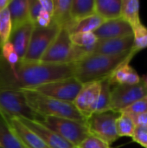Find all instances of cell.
<instances>
[{
    "label": "cell",
    "instance_id": "9a60e30c",
    "mask_svg": "<svg viewBox=\"0 0 147 148\" xmlns=\"http://www.w3.org/2000/svg\"><path fill=\"white\" fill-rule=\"evenodd\" d=\"M7 122L11 131L24 148H49L31 129L24 125L19 119H8Z\"/></svg>",
    "mask_w": 147,
    "mask_h": 148
},
{
    "label": "cell",
    "instance_id": "7c38bea8",
    "mask_svg": "<svg viewBox=\"0 0 147 148\" xmlns=\"http://www.w3.org/2000/svg\"><path fill=\"white\" fill-rule=\"evenodd\" d=\"M133 46V35L123 37L98 40L93 46L91 54L104 56H119L130 52Z\"/></svg>",
    "mask_w": 147,
    "mask_h": 148
},
{
    "label": "cell",
    "instance_id": "8992f818",
    "mask_svg": "<svg viewBox=\"0 0 147 148\" xmlns=\"http://www.w3.org/2000/svg\"><path fill=\"white\" fill-rule=\"evenodd\" d=\"M119 115V113L113 111L93 114L87 119L89 134L111 146L120 138L116 129V121Z\"/></svg>",
    "mask_w": 147,
    "mask_h": 148
},
{
    "label": "cell",
    "instance_id": "3957f363",
    "mask_svg": "<svg viewBox=\"0 0 147 148\" xmlns=\"http://www.w3.org/2000/svg\"><path fill=\"white\" fill-rule=\"evenodd\" d=\"M28 105L39 115L67 118L80 121H87L73 103L47 97L31 89L23 90Z\"/></svg>",
    "mask_w": 147,
    "mask_h": 148
},
{
    "label": "cell",
    "instance_id": "4fadbf2b",
    "mask_svg": "<svg viewBox=\"0 0 147 148\" xmlns=\"http://www.w3.org/2000/svg\"><path fill=\"white\" fill-rule=\"evenodd\" d=\"M19 120L31 129L49 148H77L45 127L39 121H32L25 118H20Z\"/></svg>",
    "mask_w": 147,
    "mask_h": 148
},
{
    "label": "cell",
    "instance_id": "ba28073f",
    "mask_svg": "<svg viewBox=\"0 0 147 148\" xmlns=\"http://www.w3.org/2000/svg\"><path fill=\"white\" fill-rule=\"evenodd\" d=\"M82 87L83 84L75 76H72L41 85L31 90H35L47 97L73 103Z\"/></svg>",
    "mask_w": 147,
    "mask_h": 148
},
{
    "label": "cell",
    "instance_id": "ffe728a7",
    "mask_svg": "<svg viewBox=\"0 0 147 148\" xmlns=\"http://www.w3.org/2000/svg\"><path fill=\"white\" fill-rule=\"evenodd\" d=\"M105 21L96 14L80 20L76 23H70L65 27L70 35L77 33H94Z\"/></svg>",
    "mask_w": 147,
    "mask_h": 148
},
{
    "label": "cell",
    "instance_id": "83f0119b",
    "mask_svg": "<svg viewBox=\"0 0 147 148\" xmlns=\"http://www.w3.org/2000/svg\"><path fill=\"white\" fill-rule=\"evenodd\" d=\"M133 46L132 50L137 54L140 50L147 48V28L143 24L133 29Z\"/></svg>",
    "mask_w": 147,
    "mask_h": 148
},
{
    "label": "cell",
    "instance_id": "d4e9b609",
    "mask_svg": "<svg viewBox=\"0 0 147 148\" xmlns=\"http://www.w3.org/2000/svg\"><path fill=\"white\" fill-rule=\"evenodd\" d=\"M112 85L109 83L107 78L101 81L100 95L94 107V113H101L110 111V102H111V90Z\"/></svg>",
    "mask_w": 147,
    "mask_h": 148
},
{
    "label": "cell",
    "instance_id": "4dcf8cb0",
    "mask_svg": "<svg viewBox=\"0 0 147 148\" xmlns=\"http://www.w3.org/2000/svg\"><path fill=\"white\" fill-rule=\"evenodd\" d=\"M126 114L128 115H133L142 113H147V96L138 100L131 106L120 112V114Z\"/></svg>",
    "mask_w": 147,
    "mask_h": 148
},
{
    "label": "cell",
    "instance_id": "5bb4252c",
    "mask_svg": "<svg viewBox=\"0 0 147 148\" xmlns=\"http://www.w3.org/2000/svg\"><path fill=\"white\" fill-rule=\"evenodd\" d=\"M98 40H106L126 36L133 34V29L121 17L105 21L94 32Z\"/></svg>",
    "mask_w": 147,
    "mask_h": 148
},
{
    "label": "cell",
    "instance_id": "f35d334b",
    "mask_svg": "<svg viewBox=\"0 0 147 148\" xmlns=\"http://www.w3.org/2000/svg\"><path fill=\"white\" fill-rule=\"evenodd\" d=\"M140 81L141 82L145 85V87L147 89V75H144L140 77Z\"/></svg>",
    "mask_w": 147,
    "mask_h": 148
},
{
    "label": "cell",
    "instance_id": "2e32d148",
    "mask_svg": "<svg viewBox=\"0 0 147 148\" xmlns=\"http://www.w3.org/2000/svg\"><path fill=\"white\" fill-rule=\"evenodd\" d=\"M34 28L35 25L29 22L11 31L9 42L13 45L20 60L24 57L28 50Z\"/></svg>",
    "mask_w": 147,
    "mask_h": 148
},
{
    "label": "cell",
    "instance_id": "9c48e42d",
    "mask_svg": "<svg viewBox=\"0 0 147 148\" xmlns=\"http://www.w3.org/2000/svg\"><path fill=\"white\" fill-rule=\"evenodd\" d=\"M147 96V89L141 82L133 85H115L111 90L110 111L120 114L139 99Z\"/></svg>",
    "mask_w": 147,
    "mask_h": 148
},
{
    "label": "cell",
    "instance_id": "f546056e",
    "mask_svg": "<svg viewBox=\"0 0 147 148\" xmlns=\"http://www.w3.org/2000/svg\"><path fill=\"white\" fill-rule=\"evenodd\" d=\"M1 56L11 69H13L20 61L18 55L16 54L13 45L10 42H6L1 47Z\"/></svg>",
    "mask_w": 147,
    "mask_h": 148
},
{
    "label": "cell",
    "instance_id": "836d02e7",
    "mask_svg": "<svg viewBox=\"0 0 147 148\" xmlns=\"http://www.w3.org/2000/svg\"><path fill=\"white\" fill-rule=\"evenodd\" d=\"M43 11L39 0H29V20L35 24L36 18L40 16V14Z\"/></svg>",
    "mask_w": 147,
    "mask_h": 148
},
{
    "label": "cell",
    "instance_id": "d6a6232c",
    "mask_svg": "<svg viewBox=\"0 0 147 148\" xmlns=\"http://www.w3.org/2000/svg\"><path fill=\"white\" fill-rule=\"evenodd\" d=\"M133 140L143 147L147 148V127H136L133 135Z\"/></svg>",
    "mask_w": 147,
    "mask_h": 148
},
{
    "label": "cell",
    "instance_id": "8fae6325",
    "mask_svg": "<svg viewBox=\"0 0 147 148\" xmlns=\"http://www.w3.org/2000/svg\"><path fill=\"white\" fill-rule=\"evenodd\" d=\"M101 86V81L84 84L73 102L74 106L86 120L94 114V107L100 95Z\"/></svg>",
    "mask_w": 147,
    "mask_h": 148
},
{
    "label": "cell",
    "instance_id": "277c9868",
    "mask_svg": "<svg viewBox=\"0 0 147 148\" xmlns=\"http://www.w3.org/2000/svg\"><path fill=\"white\" fill-rule=\"evenodd\" d=\"M0 114L7 120L12 118H25L40 121L42 118L28 105L23 90L1 88Z\"/></svg>",
    "mask_w": 147,
    "mask_h": 148
},
{
    "label": "cell",
    "instance_id": "44dd1931",
    "mask_svg": "<svg viewBox=\"0 0 147 148\" xmlns=\"http://www.w3.org/2000/svg\"><path fill=\"white\" fill-rule=\"evenodd\" d=\"M95 0H72L70 9V19L76 23L95 14Z\"/></svg>",
    "mask_w": 147,
    "mask_h": 148
},
{
    "label": "cell",
    "instance_id": "1f68e13d",
    "mask_svg": "<svg viewBox=\"0 0 147 148\" xmlns=\"http://www.w3.org/2000/svg\"><path fill=\"white\" fill-rule=\"evenodd\" d=\"M77 148H111V147L101 139L89 134Z\"/></svg>",
    "mask_w": 147,
    "mask_h": 148
},
{
    "label": "cell",
    "instance_id": "5b68a950",
    "mask_svg": "<svg viewBox=\"0 0 147 148\" xmlns=\"http://www.w3.org/2000/svg\"><path fill=\"white\" fill-rule=\"evenodd\" d=\"M40 122L75 147H78L90 134L87 121H80L67 118L44 116Z\"/></svg>",
    "mask_w": 147,
    "mask_h": 148
},
{
    "label": "cell",
    "instance_id": "ac0fdd59",
    "mask_svg": "<svg viewBox=\"0 0 147 148\" xmlns=\"http://www.w3.org/2000/svg\"><path fill=\"white\" fill-rule=\"evenodd\" d=\"M12 30L30 22L29 13V0H10L8 6Z\"/></svg>",
    "mask_w": 147,
    "mask_h": 148
},
{
    "label": "cell",
    "instance_id": "8d00e7d4",
    "mask_svg": "<svg viewBox=\"0 0 147 148\" xmlns=\"http://www.w3.org/2000/svg\"><path fill=\"white\" fill-rule=\"evenodd\" d=\"M39 2L42 10L52 16L54 11V0H39Z\"/></svg>",
    "mask_w": 147,
    "mask_h": 148
},
{
    "label": "cell",
    "instance_id": "4316f807",
    "mask_svg": "<svg viewBox=\"0 0 147 148\" xmlns=\"http://www.w3.org/2000/svg\"><path fill=\"white\" fill-rule=\"evenodd\" d=\"M12 31L10 12L6 7L0 12V47L9 42Z\"/></svg>",
    "mask_w": 147,
    "mask_h": 148
},
{
    "label": "cell",
    "instance_id": "6da1fadb",
    "mask_svg": "<svg viewBox=\"0 0 147 148\" xmlns=\"http://www.w3.org/2000/svg\"><path fill=\"white\" fill-rule=\"evenodd\" d=\"M75 63L53 64L19 61L11 69L0 56V88L34 89L41 85L74 76Z\"/></svg>",
    "mask_w": 147,
    "mask_h": 148
},
{
    "label": "cell",
    "instance_id": "e0dca14e",
    "mask_svg": "<svg viewBox=\"0 0 147 148\" xmlns=\"http://www.w3.org/2000/svg\"><path fill=\"white\" fill-rule=\"evenodd\" d=\"M129 62L121 64L107 78L111 85H133L140 82V76Z\"/></svg>",
    "mask_w": 147,
    "mask_h": 148
},
{
    "label": "cell",
    "instance_id": "603a6c76",
    "mask_svg": "<svg viewBox=\"0 0 147 148\" xmlns=\"http://www.w3.org/2000/svg\"><path fill=\"white\" fill-rule=\"evenodd\" d=\"M120 17L128 23L132 29L142 24L139 17V2L138 0H122Z\"/></svg>",
    "mask_w": 147,
    "mask_h": 148
},
{
    "label": "cell",
    "instance_id": "7a4b0ae2",
    "mask_svg": "<svg viewBox=\"0 0 147 148\" xmlns=\"http://www.w3.org/2000/svg\"><path fill=\"white\" fill-rule=\"evenodd\" d=\"M135 55L133 50L119 56L88 55L75 63L74 76L83 85L101 82L108 78L121 64L130 62Z\"/></svg>",
    "mask_w": 147,
    "mask_h": 148
},
{
    "label": "cell",
    "instance_id": "74e56055",
    "mask_svg": "<svg viewBox=\"0 0 147 148\" xmlns=\"http://www.w3.org/2000/svg\"><path fill=\"white\" fill-rule=\"evenodd\" d=\"M10 1V0H0V12L8 6Z\"/></svg>",
    "mask_w": 147,
    "mask_h": 148
},
{
    "label": "cell",
    "instance_id": "cb8c5ba5",
    "mask_svg": "<svg viewBox=\"0 0 147 148\" xmlns=\"http://www.w3.org/2000/svg\"><path fill=\"white\" fill-rule=\"evenodd\" d=\"M0 148H24L10 128L7 120L0 114Z\"/></svg>",
    "mask_w": 147,
    "mask_h": 148
},
{
    "label": "cell",
    "instance_id": "e575fe53",
    "mask_svg": "<svg viewBox=\"0 0 147 148\" xmlns=\"http://www.w3.org/2000/svg\"><path fill=\"white\" fill-rule=\"evenodd\" d=\"M51 20H52V16L48 14L46 11H42L40 16L36 18V23H35V26L36 27H40V28H46L48 26H49V24L51 23Z\"/></svg>",
    "mask_w": 147,
    "mask_h": 148
},
{
    "label": "cell",
    "instance_id": "f1b7e54d",
    "mask_svg": "<svg viewBox=\"0 0 147 148\" xmlns=\"http://www.w3.org/2000/svg\"><path fill=\"white\" fill-rule=\"evenodd\" d=\"M70 40L72 44L83 48H93V46L98 42L94 33L73 34L70 35Z\"/></svg>",
    "mask_w": 147,
    "mask_h": 148
},
{
    "label": "cell",
    "instance_id": "484cf974",
    "mask_svg": "<svg viewBox=\"0 0 147 148\" xmlns=\"http://www.w3.org/2000/svg\"><path fill=\"white\" fill-rule=\"evenodd\" d=\"M135 124L132 117L126 114H120L116 121V129L119 137H133Z\"/></svg>",
    "mask_w": 147,
    "mask_h": 148
},
{
    "label": "cell",
    "instance_id": "7402d4cb",
    "mask_svg": "<svg viewBox=\"0 0 147 148\" xmlns=\"http://www.w3.org/2000/svg\"><path fill=\"white\" fill-rule=\"evenodd\" d=\"M72 0H54V11L51 22L61 28L67 27L70 23V9Z\"/></svg>",
    "mask_w": 147,
    "mask_h": 148
},
{
    "label": "cell",
    "instance_id": "d590c367",
    "mask_svg": "<svg viewBox=\"0 0 147 148\" xmlns=\"http://www.w3.org/2000/svg\"><path fill=\"white\" fill-rule=\"evenodd\" d=\"M123 114V113H122ZM136 127H147V113H142L138 114L130 115Z\"/></svg>",
    "mask_w": 147,
    "mask_h": 148
},
{
    "label": "cell",
    "instance_id": "52a82bcc",
    "mask_svg": "<svg viewBox=\"0 0 147 148\" xmlns=\"http://www.w3.org/2000/svg\"><path fill=\"white\" fill-rule=\"evenodd\" d=\"M60 29L61 27L52 22L46 28L35 26L28 50L24 57L20 61L27 62H40L49 45L58 35Z\"/></svg>",
    "mask_w": 147,
    "mask_h": 148
},
{
    "label": "cell",
    "instance_id": "30bf717a",
    "mask_svg": "<svg viewBox=\"0 0 147 148\" xmlns=\"http://www.w3.org/2000/svg\"><path fill=\"white\" fill-rule=\"evenodd\" d=\"M70 34L66 28H61L58 35L49 45L40 62L53 64H67L72 49Z\"/></svg>",
    "mask_w": 147,
    "mask_h": 148
},
{
    "label": "cell",
    "instance_id": "d6986e66",
    "mask_svg": "<svg viewBox=\"0 0 147 148\" xmlns=\"http://www.w3.org/2000/svg\"><path fill=\"white\" fill-rule=\"evenodd\" d=\"M121 4L122 0H95V14L104 21L120 18Z\"/></svg>",
    "mask_w": 147,
    "mask_h": 148
}]
</instances>
